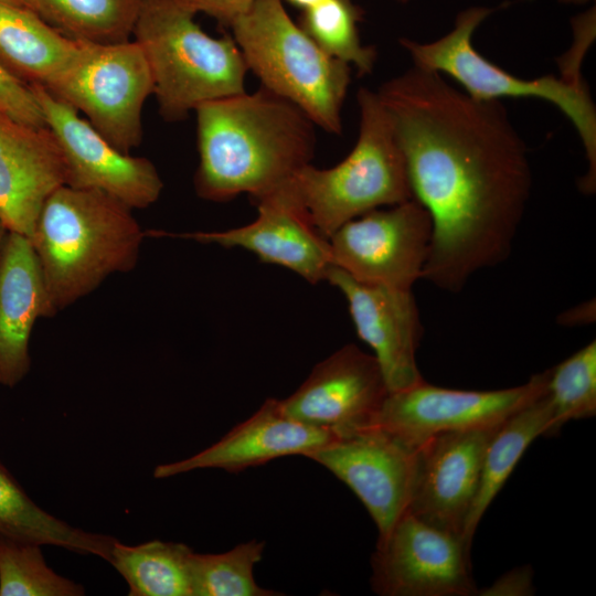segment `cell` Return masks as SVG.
<instances>
[{"label":"cell","mask_w":596,"mask_h":596,"mask_svg":"<svg viewBox=\"0 0 596 596\" xmlns=\"http://www.w3.org/2000/svg\"><path fill=\"white\" fill-rule=\"evenodd\" d=\"M142 0H22L66 36L93 43L130 40Z\"/></svg>","instance_id":"d4e9b609"},{"label":"cell","mask_w":596,"mask_h":596,"mask_svg":"<svg viewBox=\"0 0 596 596\" xmlns=\"http://www.w3.org/2000/svg\"><path fill=\"white\" fill-rule=\"evenodd\" d=\"M547 394L553 406L551 434L565 423L596 414L595 340L550 369Z\"/></svg>","instance_id":"f1b7e54d"},{"label":"cell","mask_w":596,"mask_h":596,"mask_svg":"<svg viewBox=\"0 0 596 596\" xmlns=\"http://www.w3.org/2000/svg\"><path fill=\"white\" fill-rule=\"evenodd\" d=\"M53 95L87 117V121L124 153L142 138L141 113L153 81L139 44L134 41L93 43L81 49L50 86Z\"/></svg>","instance_id":"ba28073f"},{"label":"cell","mask_w":596,"mask_h":596,"mask_svg":"<svg viewBox=\"0 0 596 596\" xmlns=\"http://www.w3.org/2000/svg\"><path fill=\"white\" fill-rule=\"evenodd\" d=\"M175 0H142L134 26L166 120L187 117L199 105L245 92L248 72L231 35L213 38Z\"/></svg>","instance_id":"5b68a950"},{"label":"cell","mask_w":596,"mask_h":596,"mask_svg":"<svg viewBox=\"0 0 596 596\" xmlns=\"http://www.w3.org/2000/svg\"><path fill=\"white\" fill-rule=\"evenodd\" d=\"M358 105L359 135L350 153L331 168L306 164L280 188L326 238L371 210L413 199L404 158L377 92L360 88Z\"/></svg>","instance_id":"277c9868"},{"label":"cell","mask_w":596,"mask_h":596,"mask_svg":"<svg viewBox=\"0 0 596 596\" xmlns=\"http://www.w3.org/2000/svg\"><path fill=\"white\" fill-rule=\"evenodd\" d=\"M596 318L595 299H589L558 315L557 323L565 327L590 324Z\"/></svg>","instance_id":"d6a6232c"},{"label":"cell","mask_w":596,"mask_h":596,"mask_svg":"<svg viewBox=\"0 0 596 596\" xmlns=\"http://www.w3.org/2000/svg\"><path fill=\"white\" fill-rule=\"evenodd\" d=\"M336 437L329 430L291 418L281 409L279 400L267 398L219 441L189 458L158 465L153 477L163 479L207 468L238 472L284 456L306 457Z\"/></svg>","instance_id":"d6986e66"},{"label":"cell","mask_w":596,"mask_h":596,"mask_svg":"<svg viewBox=\"0 0 596 596\" xmlns=\"http://www.w3.org/2000/svg\"><path fill=\"white\" fill-rule=\"evenodd\" d=\"M258 215L243 226L214 232L172 234L148 231L222 247H240L262 262L283 266L311 284L326 281L332 266L329 240L310 222L305 210L281 189L254 202Z\"/></svg>","instance_id":"e0dca14e"},{"label":"cell","mask_w":596,"mask_h":596,"mask_svg":"<svg viewBox=\"0 0 596 596\" xmlns=\"http://www.w3.org/2000/svg\"><path fill=\"white\" fill-rule=\"evenodd\" d=\"M85 588L45 562L42 544L0 532V596H83Z\"/></svg>","instance_id":"4316f807"},{"label":"cell","mask_w":596,"mask_h":596,"mask_svg":"<svg viewBox=\"0 0 596 596\" xmlns=\"http://www.w3.org/2000/svg\"><path fill=\"white\" fill-rule=\"evenodd\" d=\"M560 2L567 3V4H583L590 0H558Z\"/></svg>","instance_id":"d590c367"},{"label":"cell","mask_w":596,"mask_h":596,"mask_svg":"<svg viewBox=\"0 0 596 596\" xmlns=\"http://www.w3.org/2000/svg\"><path fill=\"white\" fill-rule=\"evenodd\" d=\"M502 423L443 432L419 444L406 511L462 539L487 446Z\"/></svg>","instance_id":"4fadbf2b"},{"label":"cell","mask_w":596,"mask_h":596,"mask_svg":"<svg viewBox=\"0 0 596 596\" xmlns=\"http://www.w3.org/2000/svg\"><path fill=\"white\" fill-rule=\"evenodd\" d=\"M265 543L251 540L220 554L192 553V596H275L281 593L260 587L254 567Z\"/></svg>","instance_id":"83f0119b"},{"label":"cell","mask_w":596,"mask_h":596,"mask_svg":"<svg viewBox=\"0 0 596 596\" xmlns=\"http://www.w3.org/2000/svg\"><path fill=\"white\" fill-rule=\"evenodd\" d=\"M492 12L471 7L458 13L455 25L444 36L426 43L401 39L414 65L449 75L468 95L477 99L500 100L507 97L542 98L556 106L573 124L588 162L579 181L583 193L596 189V108L584 81L582 65L558 61L561 76L534 79L518 77L482 56L472 45V34Z\"/></svg>","instance_id":"52a82bcc"},{"label":"cell","mask_w":596,"mask_h":596,"mask_svg":"<svg viewBox=\"0 0 596 596\" xmlns=\"http://www.w3.org/2000/svg\"><path fill=\"white\" fill-rule=\"evenodd\" d=\"M193 13L203 12L221 24L230 26L234 19L243 14L254 0H175Z\"/></svg>","instance_id":"4dcf8cb0"},{"label":"cell","mask_w":596,"mask_h":596,"mask_svg":"<svg viewBox=\"0 0 596 596\" xmlns=\"http://www.w3.org/2000/svg\"><path fill=\"white\" fill-rule=\"evenodd\" d=\"M64 179L63 156L52 131L0 110V220L7 230L31 240L44 201Z\"/></svg>","instance_id":"ac0fdd59"},{"label":"cell","mask_w":596,"mask_h":596,"mask_svg":"<svg viewBox=\"0 0 596 596\" xmlns=\"http://www.w3.org/2000/svg\"><path fill=\"white\" fill-rule=\"evenodd\" d=\"M552 419L553 406L546 387L504 419L494 433L485 453L478 491L462 534L467 545H471L482 515L528 447L539 436L551 434Z\"/></svg>","instance_id":"7402d4cb"},{"label":"cell","mask_w":596,"mask_h":596,"mask_svg":"<svg viewBox=\"0 0 596 596\" xmlns=\"http://www.w3.org/2000/svg\"><path fill=\"white\" fill-rule=\"evenodd\" d=\"M415 448L376 425L336 437L306 457L344 482L373 519L377 540L406 511Z\"/></svg>","instance_id":"5bb4252c"},{"label":"cell","mask_w":596,"mask_h":596,"mask_svg":"<svg viewBox=\"0 0 596 596\" xmlns=\"http://www.w3.org/2000/svg\"><path fill=\"white\" fill-rule=\"evenodd\" d=\"M389 393L374 355L349 343L319 362L279 404L291 418L339 437L373 425Z\"/></svg>","instance_id":"9a60e30c"},{"label":"cell","mask_w":596,"mask_h":596,"mask_svg":"<svg viewBox=\"0 0 596 596\" xmlns=\"http://www.w3.org/2000/svg\"><path fill=\"white\" fill-rule=\"evenodd\" d=\"M326 281L344 296L358 337L372 349L389 392L423 382L416 361L423 326L412 290L363 284L334 266Z\"/></svg>","instance_id":"2e32d148"},{"label":"cell","mask_w":596,"mask_h":596,"mask_svg":"<svg viewBox=\"0 0 596 596\" xmlns=\"http://www.w3.org/2000/svg\"><path fill=\"white\" fill-rule=\"evenodd\" d=\"M228 28L264 88L328 132H341L350 65L324 52L291 20L281 0H254Z\"/></svg>","instance_id":"8992f818"},{"label":"cell","mask_w":596,"mask_h":596,"mask_svg":"<svg viewBox=\"0 0 596 596\" xmlns=\"http://www.w3.org/2000/svg\"><path fill=\"white\" fill-rule=\"evenodd\" d=\"M81 41L24 6L0 0V63L24 83L50 86L76 58Z\"/></svg>","instance_id":"44dd1931"},{"label":"cell","mask_w":596,"mask_h":596,"mask_svg":"<svg viewBox=\"0 0 596 596\" xmlns=\"http://www.w3.org/2000/svg\"><path fill=\"white\" fill-rule=\"evenodd\" d=\"M292 6L300 8L302 11L313 7L319 3L321 0H286Z\"/></svg>","instance_id":"836d02e7"},{"label":"cell","mask_w":596,"mask_h":596,"mask_svg":"<svg viewBox=\"0 0 596 596\" xmlns=\"http://www.w3.org/2000/svg\"><path fill=\"white\" fill-rule=\"evenodd\" d=\"M7 233H8V230L0 220V257H1V251H2V246H3V242H4Z\"/></svg>","instance_id":"e575fe53"},{"label":"cell","mask_w":596,"mask_h":596,"mask_svg":"<svg viewBox=\"0 0 596 596\" xmlns=\"http://www.w3.org/2000/svg\"><path fill=\"white\" fill-rule=\"evenodd\" d=\"M0 110L13 119L32 126L46 127L42 110L29 84L0 63Z\"/></svg>","instance_id":"f546056e"},{"label":"cell","mask_w":596,"mask_h":596,"mask_svg":"<svg viewBox=\"0 0 596 596\" xmlns=\"http://www.w3.org/2000/svg\"><path fill=\"white\" fill-rule=\"evenodd\" d=\"M2 1L10 2L13 4H19V6H24L22 0H2Z\"/></svg>","instance_id":"8d00e7d4"},{"label":"cell","mask_w":596,"mask_h":596,"mask_svg":"<svg viewBox=\"0 0 596 596\" xmlns=\"http://www.w3.org/2000/svg\"><path fill=\"white\" fill-rule=\"evenodd\" d=\"M432 233L428 212L414 199L374 209L328 238L332 266L363 284L412 290L423 278Z\"/></svg>","instance_id":"9c48e42d"},{"label":"cell","mask_w":596,"mask_h":596,"mask_svg":"<svg viewBox=\"0 0 596 596\" xmlns=\"http://www.w3.org/2000/svg\"><path fill=\"white\" fill-rule=\"evenodd\" d=\"M550 369L522 385L493 391L439 387L425 380L390 392L373 425L416 448L433 435L499 424L540 396L547 387Z\"/></svg>","instance_id":"7c38bea8"},{"label":"cell","mask_w":596,"mask_h":596,"mask_svg":"<svg viewBox=\"0 0 596 596\" xmlns=\"http://www.w3.org/2000/svg\"><path fill=\"white\" fill-rule=\"evenodd\" d=\"M362 10L352 0H321L302 11L300 26L329 55L370 74L376 52L363 45L358 24Z\"/></svg>","instance_id":"484cf974"},{"label":"cell","mask_w":596,"mask_h":596,"mask_svg":"<svg viewBox=\"0 0 596 596\" xmlns=\"http://www.w3.org/2000/svg\"><path fill=\"white\" fill-rule=\"evenodd\" d=\"M403 1H405V0H403Z\"/></svg>","instance_id":"74e56055"},{"label":"cell","mask_w":596,"mask_h":596,"mask_svg":"<svg viewBox=\"0 0 596 596\" xmlns=\"http://www.w3.org/2000/svg\"><path fill=\"white\" fill-rule=\"evenodd\" d=\"M131 210L103 191L66 184L46 198L30 241L55 313L135 268L146 233Z\"/></svg>","instance_id":"3957f363"},{"label":"cell","mask_w":596,"mask_h":596,"mask_svg":"<svg viewBox=\"0 0 596 596\" xmlns=\"http://www.w3.org/2000/svg\"><path fill=\"white\" fill-rule=\"evenodd\" d=\"M481 595H530L533 592L532 573L529 566L502 575Z\"/></svg>","instance_id":"1f68e13d"},{"label":"cell","mask_w":596,"mask_h":596,"mask_svg":"<svg viewBox=\"0 0 596 596\" xmlns=\"http://www.w3.org/2000/svg\"><path fill=\"white\" fill-rule=\"evenodd\" d=\"M198 195L225 202L247 193L253 202L309 164L315 124L295 104L263 86L199 105L195 109Z\"/></svg>","instance_id":"7a4b0ae2"},{"label":"cell","mask_w":596,"mask_h":596,"mask_svg":"<svg viewBox=\"0 0 596 596\" xmlns=\"http://www.w3.org/2000/svg\"><path fill=\"white\" fill-rule=\"evenodd\" d=\"M470 546L405 511L371 557V587L381 596L477 594Z\"/></svg>","instance_id":"30bf717a"},{"label":"cell","mask_w":596,"mask_h":596,"mask_svg":"<svg viewBox=\"0 0 596 596\" xmlns=\"http://www.w3.org/2000/svg\"><path fill=\"white\" fill-rule=\"evenodd\" d=\"M377 94L412 198L432 220L423 279L459 292L511 254L532 189L525 143L501 100L473 98L437 72L413 65Z\"/></svg>","instance_id":"6da1fadb"},{"label":"cell","mask_w":596,"mask_h":596,"mask_svg":"<svg viewBox=\"0 0 596 596\" xmlns=\"http://www.w3.org/2000/svg\"><path fill=\"white\" fill-rule=\"evenodd\" d=\"M192 553L178 542L151 540L127 545L117 540L108 563L126 581L129 596H192Z\"/></svg>","instance_id":"cb8c5ba5"},{"label":"cell","mask_w":596,"mask_h":596,"mask_svg":"<svg viewBox=\"0 0 596 596\" xmlns=\"http://www.w3.org/2000/svg\"><path fill=\"white\" fill-rule=\"evenodd\" d=\"M55 315L30 238L8 231L0 257V385L14 387L25 377L34 323Z\"/></svg>","instance_id":"ffe728a7"},{"label":"cell","mask_w":596,"mask_h":596,"mask_svg":"<svg viewBox=\"0 0 596 596\" xmlns=\"http://www.w3.org/2000/svg\"><path fill=\"white\" fill-rule=\"evenodd\" d=\"M30 87L61 149L64 184L103 191L130 209L159 199L163 182L150 160L119 151L70 104L42 85Z\"/></svg>","instance_id":"8fae6325"},{"label":"cell","mask_w":596,"mask_h":596,"mask_svg":"<svg viewBox=\"0 0 596 596\" xmlns=\"http://www.w3.org/2000/svg\"><path fill=\"white\" fill-rule=\"evenodd\" d=\"M0 532L108 562L111 535L75 528L38 505L0 460Z\"/></svg>","instance_id":"603a6c76"}]
</instances>
